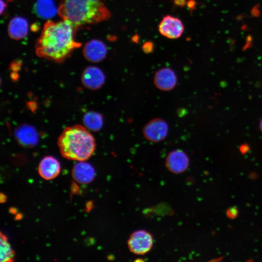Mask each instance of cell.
Listing matches in <instances>:
<instances>
[{
  "label": "cell",
  "mask_w": 262,
  "mask_h": 262,
  "mask_svg": "<svg viewBox=\"0 0 262 262\" xmlns=\"http://www.w3.org/2000/svg\"><path fill=\"white\" fill-rule=\"evenodd\" d=\"M76 30L68 21L49 20L45 24L36 41L37 55L57 63H62L73 51L81 46L75 40Z\"/></svg>",
  "instance_id": "6da1fadb"
},
{
  "label": "cell",
  "mask_w": 262,
  "mask_h": 262,
  "mask_svg": "<svg viewBox=\"0 0 262 262\" xmlns=\"http://www.w3.org/2000/svg\"><path fill=\"white\" fill-rule=\"evenodd\" d=\"M28 24L23 17L16 16L9 22L8 26V33L9 36L15 40H19L27 36Z\"/></svg>",
  "instance_id": "4fadbf2b"
},
{
  "label": "cell",
  "mask_w": 262,
  "mask_h": 262,
  "mask_svg": "<svg viewBox=\"0 0 262 262\" xmlns=\"http://www.w3.org/2000/svg\"><path fill=\"white\" fill-rule=\"evenodd\" d=\"M0 262H9L13 261L14 259V252L8 241V239L1 232L0 237Z\"/></svg>",
  "instance_id": "e0dca14e"
},
{
  "label": "cell",
  "mask_w": 262,
  "mask_h": 262,
  "mask_svg": "<svg viewBox=\"0 0 262 262\" xmlns=\"http://www.w3.org/2000/svg\"><path fill=\"white\" fill-rule=\"evenodd\" d=\"M58 146L64 158L78 161L89 159L96 147L93 136L80 125L66 128L58 138Z\"/></svg>",
  "instance_id": "3957f363"
},
{
  "label": "cell",
  "mask_w": 262,
  "mask_h": 262,
  "mask_svg": "<svg viewBox=\"0 0 262 262\" xmlns=\"http://www.w3.org/2000/svg\"><path fill=\"white\" fill-rule=\"evenodd\" d=\"M83 121L85 126L93 131H99L103 123L102 115L97 112H90L83 116Z\"/></svg>",
  "instance_id": "2e32d148"
},
{
  "label": "cell",
  "mask_w": 262,
  "mask_h": 262,
  "mask_svg": "<svg viewBox=\"0 0 262 262\" xmlns=\"http://www.w3.org/2000/svg\"><path fill=\"white\" fill-rule=\"evenodd\" d=\"M7 6L6 2L4 0H0V14H2Z\"/></svg>",
  "instance_id": "7402d4cb"
},
{
  "label": "cell",
  "mask_w": 262,
  "mask_h": 262,
  "mask_svg": "<svg viewBox=\"0 0 262 262\" xmlns=\"http://www.w3.org/2000/svg\"><path fill=\"white\" fill-rule=\"evenodd\" d=\"M16 137L18 141L23 146H33L37 141V135L35 130L28 125L19 127L16 131Z\"/></svg>",
  "instance_id": "5bb4252c"
},
{
  "label": "cell",
  "mask_w": 262,
  "mask_h": 262,
  "mask_svg": "<svg viewBox=\"0 0 262 262\" xmlns=\"http://www.w3.org/2000/svg\"><path fill=\"white\" fill-rule=\"evenodd\" d=\"M260 128H261V130L262 131V119H261V122H260Z\"/></svg>",
  "instance_id": "cb8c5ba5"
},
{
  "label": "cell",
  "mask_w": 262,
  "mask_h": 262,
  "mask_svg": "<svg viewBox=\"0 0 262 262\" xmlns=\"http://www.w3.org/2000/svg\"><path fill=\"white\" fill-rule=\"evenodd\" d=\"M34 10L39 17L45 19L53 17L57 11L53 0H37Z\"/></svg>",
  "instance_id": "9a60e30c"
},
{
  "label": "cell",
  "mask_w": 262,
  "mask_h": 262,
  "mask_svg": "<svg viewBox=\"0 0 262 262\" xmlns=\"http://www.w3.org/2000/svg\"><path fill=\"white\" fill-rule=\"evenodd\" d=\"M189 164L187 155L180 149L174 150L167 156L165 166L171 172L180 174L184 172Z\"/></svg>",
  "instance_id": "52a82bcc"
},
{
  "label": "cell",
  "mask_w": 262,
  "mask_h": 262,
  "mask_svg": "<svg viewBox=\"0 0 262 262\" xmlns=\"http://www.w3.org/2000/svg\"><path fill=\"white\" fill-rule=\"evenodd\" d=\"M175 72L169 67L162 68L157 70L153 78L155 86L160 90L168 91L172 90L177 83Z\"/></svg>",
  "instance_id": "ba28073f"
},
{
  "label": "cell",
  "mask_w": 262,
  "mask_h": 262,
  "mask_svg": "<svg viewBox=\"0 0 262 262\" xmlns=\"http://www.w3.org/2000/svg\"><path fill=\"white\" fill-rule=\"evenodd\" d=\"M20 64L19 62H13L11 65V68H12V70H14L15 71H16L17 70H19L20 67Z\"/></svg>",
  "instance_id": "44dd1931"
},
{
  "label": "cell",
  "mask_w": 262,
  "mask_h": 262,
  "mask_svg": "<svg viewBox=\"0 0 262 262\" xmlns=\"http://www.w3.org/2000/svg\"><path fill=\"white\" fill-rule=\"evenodd\" d=\"M105 81V75L98 67L90 66L86 68L82 76V82L85 87L97 90L102 86Z\"/></svg>",
  "instance_id": "9c48e42d"
},
{
  "label": "cell",
  "mask_w": 262,
  "mask_h": 262,
  "mask_svg": "<svg viewBox=\"0 0 262 262\" xmlns=\"http://www.w3.org/2000/svg\"><path fill=\"white\" fill-rule=\"evenodd\" d=\"M153 244L152 235L145 230L134 231L128 241L129 250L133 254L144 255L151 249Z\"/></svg>",
  "instance_id": "277c9868"
},
{
  "label": "cell",
  "mask_w": 262,
  "mask_h": 262,
  "mask_svg": "<svg viewBox=\"0 0 262 262\" xmlns=\"http://www.w3.org/2000/svg\"><path fill=\"white\" fill-rule=\"evenodd\" d=\"M174 2L175 5L182 7L186 4V0H174Z\"/></svg>",
  "instance_id": "ffe728a7"
},
{
  "label": "cell",
  "mask_w": 262,
  "mask_h": 262,
  "mask_svg": "<svg viewBox=\"0 0 262 262\" xmlns=\"http://www.w3.org/2000/svg\"><path fill=\"white\" fill-rule=\"evenodd\" d=\"M107 53V48L105 44L97 39H94L86 43L83 49V54L86 59L94 63L104 60Z\"/></svg>",
  "instance_id": "30bf717a"
},
{
  "label": "cell",
  "mask_w": 262,
  "mask_h": 262,
  "mask_svg": "<svg viewBox=\"0 0 262 262\" xmlns=\"http://www.w3.org/2000/svg\"><path fill=\"white\" fill-rule=\"evenodd\" d=\"M142 49L145 53H150L154 49V44L151 41H147L142 46Z\"/></svg>",
  "instance_id": "ac0fdd59"
},
{
  "label": "cell",
  "mask_w": 262,
  "mask_h": 262,
  "mask_svg": "<svg viewBox=\"0 0 262 262\" xmlns=\"http://www.w3.org/2000/svg\"><path fill=\"white\" fill-rule=\"evenodd\" d=\"M167 122L161 118H155L148 121L143 127V133L148 141L157 143L164 140L168 133Z\"/></svg>",
  "instance_id": "5b68a950"
},
{
  "label": "cell",
  "mask_w": 262,
  "mask_h": 262,
  "mask_svg": "<svg viewBox=\"0 0 262 262\" xmlns=\"http://www.w3.org/2000/svg\"><path fill=\"white\" fill-rule=\"evenodd\" d=\"M72 175L74 180L78 183L88 184L93 180L95 172L90 164L80 161L74 165Z\"/></svg>",
  "instance_id": "7c38bea8"
},
{
  "label": "cell",
  "mask_w": 262,
  "mask_h": 262,
  "mask_svg": "<svg viewBox=\"0 0 262 262\" xmlns=\"http://www.w3.org/2000/svg\"><path fill=\"white\" fill-rule=\"evenodd\" d=\"M58 12L63 20L69 22L76 30L84 25L106 20L111 16L102 0H62Z\"/></svg>",
  "instance_id": "7a4b0ae2"
},
{
  "label": "cell",
  "mask_w": 262,
  "mask_h": 262,
  "mask_svg": "<svg viewBox=\"0 0 262 262\" xmlns=\"http://www.w3.org/2000/svg\"><path fill=\"white\" fill-rule=\"evenodd\" d=\"M60 169L58 161L50 156L43 158L38 165L40 176L46 180H50L56 178L59 175Z\"/></svg>",
  "instance_id": "8fae6325"
},
{
  "label": "cell",
  "mask_w": 262,
  "mask_h": 262,
  "mask_svg": "<svg viewBox=\"0 0 262 262\" xmlns=\"http://www.w3.org/2000/svg\"><path fill=\"white\" fill-rule=\"evenodd\" d=\"M158 29L162 35L169 39H177L182 35L184 26L179 18L167 15L161 21Z\"/></svg>",
  "instance_id": "8992f818"
},
{
  "label": "cell",
  "mask_w": 262,
  "mask_h": 262,
  "mask_svg": "<svg viewBox=\"0 0 262 262\" xmlns=\"http://www.w3.org/2000/svg\"><path fill=\"white\" fill-rule=\"evenodd\" d=\"M39 25L37 23L33 24L31 27V30L33 32H36L39 30Z\"/></svg>",
  "instance_id": "603a6c76"
},
{
  "label": "cell",
  "mask_w": 262,
  "mask_h": 262,
  "mask_svg": "<svg viewBox=\"0 0 262 262\" xmlns=\"http://www.w3.org/2000/svg\"><path fill=\"white\" fill-rule=\"evenodd\" d=\"M237 213L238 211L235 208H230L227 211V215L230 218H235L237 216Z\"/></svg>",
  "instance_id": "d6986e66"
}]
</instances>
